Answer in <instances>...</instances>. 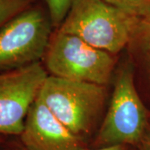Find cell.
I'll return each mask as SVG.
<instances>
[{
	"mask_svg": "<svg viewBox=\"0 0 150 150\" xmlns=\"http://www.w3.org/2000/svg\"><path fill=\"white\" fill-rule=\"evenodd\" d=\"M141 18L104 0H74L59 30L114 54L135 38Z\"/></svg>",
	"mask_w": 150,
	"mask_h": 150,
	"instance_id": "1",
	"label": "cell"
},
{
	"mask_svg": "<svg viewBox=\"0 0 150 150\" xmlns=\"http://www.w3.org/2000/svg\"><path fill=\"white\" fill-rule=\"evenodd\" d=\"M105 95L104 86L49 74L38 93L55 117L79 138L90 130Z\"/></svg>",
	"mask_w": 150,
	"mask_h": 150,
	"instance_id": "2",
	"label": "cell"
},
{
	"mask_svg": "<svg viewBox=\"0 0 150 150\" xmlns=\"http://www.w3.org/2000/svg\"><path fill=\"white\" fill-rule=\"evenodd\" d=\"M43 59L49 75L103 86L115 65L113 54L60 30L52 35Z\"/></svg>",
	"mask_w": 150,
	"mask_h": 150,
	"instance_id": "3",
	"label": "cell"
},
{
	"mask_svg": "<svg viewBox=\"0 0 150 150\" xmlns=\"http://www.w3.org/2000/svg\"><path fill=\"white\" fill-rule=\"evenodd\" d=\"M48 11L31 4L0 28V73L40 62L52 37Z\"/></svg>",
	"mask_w": 150,
	"mask_h": 150,
	"instance_id": "4",
	"label": "cell"
},
{
	"mask_svg": "<svg viewBox=\"0 0 150 150\" xmlns=\"http://www.w3.org/2000/svg\"><path fill=\"white\" fill-rule=\"evenodd\" d=\"M146 128L145 108L134 85L132 70L125 67L116 78L111 102L95 144L101 147L139 144Z\"/></svg>",
	"mask_w": 150,
	"mask_h": 150,
	"instance_id": "5",
	"label": "cell"
},
{
	"mask_svg": "<svg viewBox=\"0 0 150 150\" xmlns=\"http://www.w3.org/2000/svg\"><path fill=\"white\" fill-rule=\"evenodd\" d=\"M48 76L40 62L0 73V135L20 136L28 110Z\"/></svg>",
	"mask_w": 150,
	"mask_h": 150,
	"instance_id": "6",
	"label": "cell"
},
{
	"mask_svg": "<svg viewBox=\"0 0 150 150\" xmlns=\"http://www.w3.org/2000/svg\"><path fill=\"white\" fill-rule=\"evenodd\" d=\"M19 138L27 150H72L82 146L80 138L55 117L38 95L28 110Z\"/></svg>",
	"mask_w": 150,
	"mask_h": 150,
	"instance_id": "7",
	"label": "cell"
},
{
	"mask_svg": "<svg viewBox=\"0 0 150 150\" xmlns=\"http://www.w3.org/2000/svg\"><path fill=\"white\" fill-rule=\"evenodd\" d=\"M108 4L135 16H146L150 13V0H104Z\"/></svg>",
	"mask_w": 150,
	"mask_h": 150,
	"instance_id": "8",
	"label": "cell"
},
{
	"mask_svg": "<svg viewBox=\"0 0 150 150\" xmlns=\"http://www.w3.org/2000/svg\"><path fill=\"white\" fill-rule=\"evenodd\" d=\"M54 27H60L74 0H43Z\"/></svg>",
	"mask_w": 150,
	"mask_h": 150,
	"instance_id": "9",
	"label": "cell"
},
{
	"mask_svg": "<svg viewBox=\"0 0 150 150\" xmlns=\"http://www.w3.org/2000/svg\"><path fill=\"white\" fill-rule=\"evenodd\" d=\"M33 0H0V28L33 4Z\"/></svg>",
	"mask_w": 150,
	"mask_h": 150,
	"instance_id": "10",
	"label": "cell"
},
{
	"mask_svg": "<svg viewBox=\"0 0 150 150\" xmlns=\"http://www.w3.org/2000/svg\"><path fill=\"white\" fill-rule=\"evenodd\" d=\"M136 36H141L144 38V39H145L150 59V13L141 18L139 27Z\"/></svg>",
	"mask_w": 150,
	"mask_h": 150,
	"instance_id": "11",
	"label": "cell"
},
{
	"mask_svg": "<svg viewBox=\"0 0 150 150\" xmlns=\"http://www.w3.org/2000/svg\"><path fill=\"white\" fill-rule=\"evenodd\" d=\"M72 150H127V146L125 145H112V146H106V147H101L95 149H85L83 146L77 147Z\"/></svg>",
	"mask_w": 150,
	"mask_h": 150,
	"instance_id": "12",
	"label": "cell"
},
{
	"mask_svg": "<svg viewBox=\"0 0 150 150\" xmlns=\"http://www.w3.org/2000/svg\"><path fill=\"white\" fill-rule=\"evenodd\" d=\"M140 144L142 147V150H150V132L145 134Z\"/></svg>",
	"mask_w": 150,
	"mask_h": 150,
	"instance_id": "13",
	"label": "cell"
},
{
	"mask_svg": "<svg viewBox=\"0 0 150 150\" xmlns=\"http://www.w3.org/2000/svg\"><path fill=\"white\" fill-rule=\"evenodd\" d=\"M4 147H5V148L4 149V150H27L22 144L18 145L11 144L6 145Z\"/></svg>",
	"mask_w": 150,
	"mask_h": 150,
	"instance_id": "14",
	"label": "cell"
},
{
	"mask_svg": "<svg viewBox=\"0 0 150 150\" xmlns=\"http://www.w3.org/2000/svg\"><path fill=\"white\" fill-rule=\"evenodd\" d=\"M2 144V140H1V139H0V145Z\"/></svg>",
	"mask_w": 150,
	"mask_h": 150,
	"instance_id": "15",
	"label": "cell"
}]
</instances>
